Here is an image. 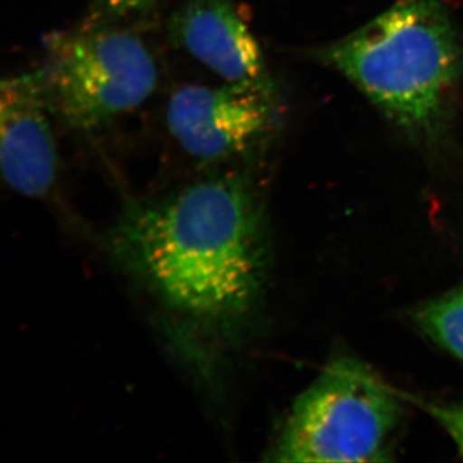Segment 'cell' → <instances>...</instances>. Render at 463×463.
I'll return each mask as SVG.
<instances>
[{
	"instance_id": "10",
	"label": "cell",
	"mask_w": 463,
	"mask_h": 463,
	"mask_svg": "<svg viewBox=\"0 0 463 463\" xmlns=\"http://www.w3.org/2000/svg\"><path fill=\"white\" fill-rule=\"evenodd\" d=\"M419 402L420 407L430 414L455 441L463 456V401L457 403H437V402Z\"/></svg>"
},
{
	"instance_id": "7",
	"label": "cell",
	"mask_w": 463,
	"mask_h": 463,
	"mask_svg": "<svg viewBox=\"0 0 463 463\" xmlns=\"http://www.w3.org/2000/svg\"><path fill=\"white\" fill-rule=\"evenodd\" d=\"M169 33L224 83L269 80L260 45L234 0H188L170 18Z\"/></svg>"
},
{
	"instance_id": "8",
	"label": "cell",
	"mask_w": 463,
	"mask_h": 463,
	"mask_svg": "<svg viewBox=\"0 0 463 463\" xmlns=\"http://www.w3.org/2000/svg\"><path fill=\"white\" fill-rule=\"evenodd\" d=\"M414 321L423 334L463 362V288L426 303Z\"/></svg>"
},
{
	"instance_id": "9",
	"label": "cell",
	"mask_w": 463,
	"mask_h": 463,
	"mask_svg": "<svg viewBox=\"0 0 463 463\" xmlns=\"http://www.w3.org/2000/svg\"><path fill=\"white\" fill-rule=\"evenodd\" d=\"M158 0H94L81 27L114 25L120 18L147 11Z\"/></svg>"
},
{
	"instance_id": "5",
	"label": "cell",
	"mask_w": 463,
	"mask_h": 463,
	"mask_svg": "<svg viewBox=\"0 0 463 463\" xmlns=\"http://www.w3.org/2000/svg\"><path fill=\"white\" fill-rule=\"evenodd\" d=\"M276 118L270 80L184 85L174 91L166 108L170 136L205 170L252 163Z\"/></svg>"
},
{
	"instance_id": "2",
	"label": "cell",
	"mask_w": 463,
	"mask_h": 463,
	"mask_svg": "<svg viewBox=\"0 0 463 463\" xmlns=\"http://www.w3.org/2000/svg\"><path fill=\"white\" fill-rule=\"evenodd\" d=\"M319 57L420 139L440 132L463 74L462 42L447 0H397Z\"/></svg>"
},
{
	"instance_id": "4",
	"label": "cell",
	"mask_w": 463,
	"mask_h": 463,
	"mask_svg": "<svg viewBox=\"0 0 463 463\" xmlns=\"http://www.w3.org/2000/svg\"><path fill=\"white\" fill-rule=\"evenodd\" d=\"M58 120L93 132L145 103L156 90V60L141 36L114 25L81 27L44 67Z\"/></svg>"
},
{
	"instance_id": "6",
	"label": "cell",
	"mask_w": 463,
	"mask_h": 463,
	"mask_svg": "<svg viewBox=\"0 0 463 463\" xmlns=\"http://www.w3.org/2000/svg\"><path fill=\"white\" fill-rule=\"evenodd\" d=\"M56 118L44 69L5 79L0 88V164L5 182L21 196L44 200L57 185Z\"/></svg>"
},
{
	"instance_id": "3",
	"label": "cell",
	"mask_w": 463,
	"mask_h": 463,
	"mask_svg": "<svg viewBox=\"0 0 463 463\" xmlns=\"http://www.w3.org/2000/svg\"><path fill=\"white\" fill-rule=\"evenodd\" d=\"M399 417L397 397L370 368L336 359L298 395L268 461H389Z\"/></svg>"
},
{
	"instance_id": "1",
	"label": "cell",
	"mask_w": 463,
	"mask_h": 463,
	"mask_svg": "<svg viewBox=\"0 0 463 463\" xmlns=\"http://www.w3.org/2000/svg\"><path fill=\"white\" fill-rule=\"evenodd\" d=\"M250 165L213 167L163 196L130 201L100 237L167 312L216 336H237L263 291V207Z\"/></svg>"
}]
</instances>
